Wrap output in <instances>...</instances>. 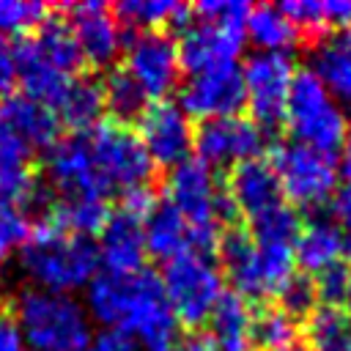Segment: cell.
Masks as SVG:
<instances>
[{"label": "cell", "mask_w": 351, "mask_h": 351, "mask_svg": "<svg viewBox=\"0 0 351 351\" xmlns=\"http://www.w3.org/2000/svg\"><path fill=\"white\" fill-rule=\"evenodd\" d=\"M99 250L85 236H71L52 222H38L19 244V269L33 288L71 293L99 274Z\"/></svg>", "instance_id": "obj_2"}, {"label": "cell", "mask_w": 351, "mask_h": 351, "mask_svg": "<svg viewBox=\"0 0 351 351\" xmlns=\"http://www.w3.org/2000/svg\"><path fill=\"white\" fill-rule=\"evenodd\" d=\"M178 107L186 115H195L200 121L239 115V110L244 107L241 66L230 63V66H222V69L192 74L181 88Z\"/></svg>", "instance_id": "obj_14"}, {"label": "cell", "mask_w": 351, "mask_h": 351, "mask_svg": "<svg viewBox=\"0 0 351 351\" xmlns=\"http://www.w3.org/2000/svg\"><path fill=\"white\" fill-rule=\"evenodd\" d=\"M208 340L214 346V351H255L252 343V310L247 304V299H241L239 293H222V299L217 302V307L208 315Z\"/></svg>", "instance_id": "obj_25"}, {"label": "cell", "mask_w": 351, "mask_h": 351, "mask_svg": "<svg viewBox=\"0 0 351 351\" xmlns=\"http://www.w3.org/2000/svg\"><path fill=\"white\" fill-rule=\"evenodd\" d=\"M266 145V132L244 115H225L200 121L192 137V148L203 165L236 167L247 159H258Z\"/></svg>", "instance_id": "obj_12"}, {"label": "cell", "mask_w": 351, "mask_h": 351, "mask_svg": "<svg viewBox=\"0 0 351 351\" xmlns=\"http://www.w3.org/2000/svg\"><path fill=\"white\" fill-rule=\"evenodd\" d=\"M277 302H280L277 307H280L285 315H291L293 321L310 315V313L318 307V293H315L313 277L293 271L291 280L277 291Z\"/></svg>", "instance_id": "obj_37"}, {"label": "cell", "mask_w": 351, "mask_h": 351, "mask_svg": "<svg viewBox=\"0 0 351 351\" xmlns=\"http://www.w3.org/2000/svg\"><path fill=\"white\" fill-rule=\"evenodd\" d=\"M280 11L288 16L299 36H321L329 27L321 0H288L280 5Z\"/></svg>", "instance_id": "obj_39"}, {"label": "cell", "mask_w": 351, "mask_h": 351, "mask_svg": "<svg viewBox=\"0 0 351 351\" xmlns=\"http://www.w3.org/2000/svg\"><path fill=\"white\" fill-rule=\"evenodd\" d=\"M346 250V233L332 219L315 217L299 228V236L293 241V263H299L304 274H321L324 269L343 263Z\"/></svg>", "instance_id": "obj_21"}, {"label": "cell", "mask_w": 351, "mask_h": 351, "mask_svg": "<svg viewBox=\"0 0 351 351\" xmlns=\"http://www.w3.org/2000/svg\"><path fill=\"white\" fill-rule=\"evenodd\" d=\"M16 85V60H14V44L0 36V96L5 99L11 88Z\"/></svg>", "instance_id": "obj_42"}, {"label": "cell", "mask_w": 351, "mask_h": 351, "mask_svg": "<svg viewBox=\"0 0 351 351\" xmlns=\"http://www.w3.org/2000/svg\"><path fill=\"white\" fill-rule=\"evenodd\" d=\"M101 90H104V112H110L115 123L126 126L129 121H137L148 107V99L143 96V90L126 74L123 66L107 71V77L101 80Z\"/></svg>", "instance_id": "obj_33"}, {"label": "cell", "mask_w": 351, "mask_h": 351, "mask_svg": "<svg viewBox=\"0 0 351 351\" xmlns=\"http://www.w3.org/2000/svg\"><path fill=\"white\" fill-rule=\"evenodd\" d=\"M178 326L200 329L222 299V271L203 252H184L165 263L159 274Z\"/></svg>", "instance_id": "obj_6"}, {"label": "cell", "mask_w": 351, "mask_h": 351, "mask_svg": "<svg viewBox=\"0 0 351 351\" xmlns=\"http://www.w3.org/2000/svg\"><path fill=\"white\" fill-rule=\"evenodd\" d=\"M332 222L351 236V186L348 184L332 195Z\"/></svg>", "instance_id": "obj_43"}, {"label": "cell", "mask_w": 351, "mask_h": 351, "mask_svg": "<svg viewBox=\"0 0 351 351\" xmlns=\"http://www.w3.org/2000/svg\"><path fill=\"white\" fill-rule=\"evenodd\" d=\"M293 60L280 52H252L241 66L244 104L261 129L282 123L288 90L293 82Z\"/></svg>", "instance_id": "obj_10"}, {"label": "cell", "mask_w": 351, "mask_h": 351, "mask_svg": "<svg viewBox=\"0 0 351 351\" xmlns=\"http://www.w3.org/2000/svg\"><path fill=\"white\" fill-rule=\"evenodd\" d=\"M99 263L112 274H134L145 263V241H143V217L129 208L110 211L104 228L99 230Z\"/></svg>", "instance_id": "obj_17"}, {"label": "cell", "mask_w": 351, "mask_h": 351, "mask_svg": "<svg viewBox=\"0 0 351 351\" xmlns=\"http://www.w3.org/2000/svg\"><path fill=\"white\" fill-rule=\"evenodd\" d=\"M217 250H219V263H222L219 271L222 277L230 280L233 293H239L241 299L269 296L263 269H261V255L247 230H239V228L225 230L217 241Z\"/></svg>", "instance_id": "obj_19"}, {"label": "cell", "mask_w": 351, "mask_h": 351, "mask_svg": "<svg viewBox=\"0 0 351 351\" xmlns=\"http://www.w3.org/2000/svg\"><path fill=\"white\" fill-rule=\"evenodd\" d=\"M225 195L236 214H244L247 219L285 203L280 181L266 159H247L236 167H230V176L225 181Z\"/></svg>", "instance_id": "obj_18"}, {"label": "cell", "mask_w": 351, "mask_h": 351, "mask_svg": "<svg viewBox=\"0 0 351 351\" xmlns=\"http://www.w3.org/2000/svg\"><path fill=\"white\" fill-rule=\"evenodd\" d=\"M337 173L348 181V186H351V129L346 132V137H343V143H340V162H337Z\"/></svg>", "instance_id": "obj_47"}, {"label": "cell", "mask_w": 351, "mask_h": 351, "mask_svg": "<svg viewBox=\"0 0 351 351\" xmlns=\"http://www.w3.org/2000/svg\"><path fill=\"white\" fill-rule=\"evenodd\" d=\"M348 277H351V269L348 263H335L329 269H324L321 274H315V293L318 299H324L326 304H340L343 302V293H346V285H348Z\"/></svg>", "instance_id": "obj_41"}, {"label": "cell", "mask_w": 351, "mask_h": 351, "mask_svg": "<svg viewBox=\"0 0 351 351\" xmlns=\"http://www.w3.org/2000/svg\"><path fill=\"white\" fill-rule=\"evenodd\" d=\"M277 351H313L307 343H291V346H282V348H277Z\"/></svg>", "instance_id": "obj_50"}, {"label": "cell", "mask_w": 351, "mask_h": 351, "mask_svg": "<svg viewBox=\"0 0 351 351\" xmlns=\"http://www.w3.org/2000/svg\"><path fill=\"white\" fill-rule=\"evenodd\" d=\"M85 134L90 143V154L112 192L115 189L129 192L137 186H148L154 176V162L145 154L137 132L115 121H101Z\"/></svg>", "instance_id": "obj_8"}, {"label": "cell", "mask_w": 351, "mask_h": 351, "mask_svg": "<svg viewBox=\"0 0 351 351\" xmlns=\"http://www.w3.org/2000/svg\"><path fill=\"white\" fill-rule=\"evenodd\" d=\"M282 121L293 143H302L307 148L326 151V154L340 148L348 132L346 110L335 101V96L324 88V82L310 69H299L293 74Z\"/></svg>", "instance_id": "obj_5"}, {"label": "cell", "mask_w": 351, "mask_h": 351, "mask_svg": "<svg viewBox=\"0 0 351 351\" xmlns=\"http://www.w3.org/2000/svg\"><path fill=\"white\" fill-rule=\"evenodd\" d=\"M44 176L60 200H107L112 195L90 154L88 134H69L47 148Z\"/></svg>", "instance_id": "obj_9"}, {"label": "cell", "mask_w": 351, "mask_h": 351, "mask_svg": "<svg viewBox=\"0 0 351 351\" xmlns=\"http://www.w3.org/2000/svg\"><path fill=\"white\" fill-rule=\"evenodd\" d=\"M27 236V219L25 214L0 197V277H3V269H5V261H8V252L22 244Z\"/></svg>", "instance_id": "obj_40"}, {"label": "cell", "mask_w": 351, "mask_h": 351, "mask_svg": "<svg viewBox=\"0 0 351 351\" xmlns=\"http://www.w3.org/2000/svg\"><path fill=\"white\" fill-rule=\"evenodd\" d=\"M49 16V8L36 0H0V36H22L38 30Z\"/></svg>", "instance_id": "obj_36"}, {"label": "cell", "mask_w": 351, "mask_h": 351, "mask_svg": "<svg viewBox=\"0 0 351 351\" xmlns=\"http://www.w3.org/2000/svg\"><path fill=\"white\" fill-rule=\"evenodd\" d=\"M250 332H252L255 348H263V351H277L282 346L296 343V321L291 315H285L277 304L255 310Z\"/></svg>", "instance_id": "obj_35"}, {"label": "cell", "mask_w": 351, "mask_h": 351, "mask_svg": "<svg viewBox=\"0 0 351 351\" xmlns=\"http://www.w3.org/2000/svg\"><path fill=\"white\" fill-rule=\"evenodd\" d=\"M173 351H214V346L206 335H192L186 340H178V346Z\"/></svg>", "instance_id": "obj_48"}, {"label": "cell", "mask_w": 351, "mask_h": 351, "mask_svg": "<svg viewBox=\"0 0 351 351\" xmlns=\"http://www.w3.org/2000/svg\"><path fill=\"white\" fill-rule=\"evenodd\" d=\"M192 14L197 16V22H208V25H219V27L244 33L250 5L239 3V0H203L192 8Z\"/></svg>", "instance_id": "obj_38"}, {"label": "cell", "mask_w": 351, "mask_h": 351, "mask_svg": "<svg viewBox=\"0 0 351 351\" xmlns=\"http://www.w3.org/2000/svg\"><path fill=\"white\" fill-rule=\"evenodd\" d=\"M69 27L77 38V47L82 52V60L90 66H112L123 47V33L118 27V19L110 14L104 3H74L66 8Z\"/></svg>", "instance_id": "obj_15"}, {"label": "cell", "mask_w": 351, "mask_h": 351, "mask_svg": "<svg viewBox=\"0 0 351 351\" xmlns=\"http://www.w3.org/2000/svg\"><path fill=\"white\" fill-rule=\"evenodd\" d=\"M115 16L129 30H159L165 25H173L178 30H186L192 25V5L176 3V0H121L115 5Z\"/></svg>", "instance_id": "obj_28"}, {"label": "cell", "mask_w": 351, "mask_h": 351, "mask_svg": "<svg viewBox=\"0 0 351 351\" xmlns=\"http://www.w3.org/2000/svg\"><path fill=\"white\" fill-rule=\"evenodd\" d=\"M0 351H25L22 332L11 313L0 310Z\"/></svg>", "instance_id": "obj_44"}, {"label": "cell", "mask_w": 351, "mask_h": 351, "mask_svg": "<svg viewBox=\"0 0 351 351\" xmlns=\"http://www.w3.org/2000/svg\"><path fill=\"white\" fill-rule=\"evenodd\" d=\"M33 181L36 173L30 165V148L0 115V197L16 206Z\"/></svg>", "instance_id": "obj_27"}, {"label": "cell", "mask_w": 351, "mask_h": 351, "mask_svg": "<svg viewBox=\"0 0 351 351\" xmlns=\"http://www.w3.org/2000/svg\"><path fill=\"white\" fill-rule=\"evenodd\" d=\"M247 222H250L247 233H250L255 247L293 252V241H296L299 228H302V219H299L293 206L280 203V206H274V208H269V211H263V214H258Z\"/></svg>", "instance_id": "obj_31"}, {"label": "cell", "mask_w": 351, "mask_h": 351, "mask_svg": "<svg viewBox=\"0 0 351 351\" xmlns=\"http://www.w3.org/2000/svg\"><path fill=\"white\" fill-rule=\"evenodd\" d=\"M304 329L313 351H351V318L340 304L315 307Z\"/></svg>", "instance_id": "obj_32"}, {"label": "cell", "mask_w": 351, "mask_h": 351, "mask_svg": "<svg viewBox=\"0 0 351 351\" xmlns=\"http://www.w3.org/2000/svg\"><path fill=\"white\" fill-rule=\"evenodd\" d=\"M143 241L145 255L165 263L184 252H192L189 225L167 200H156L154 208L143 217Z\"/></svg>", "instance_id": "obj_24"}, {"label": "cell", "mask_w": 351, "mask_h": 351, "mask_svg": "<svg viewBox=\"0 0 351 351\" xmlns=\"http://www.w3.org/2000/svg\"><path fill=\"white\" fill-rule=\"evenodd\" d=\"M335 101L351 112V33H326L310 55L307 66Z\"/></svg>", "instance_id": "obj_23"}, {"label": "cell", "mask_w": 351, "mask_h": 351, "mask_svg": "<svg viewBox=\"0 0 351 351\" xmlns=\"http://www.w3.org/2000/svg\"><path fill=\"white\" fill-rule=\"evenodd\" d=\"M123 69L137 82L145 99L162 101L178 85V77H181L176 38L165 30L129 33Z\"/></svg>", "instance_id": "obj_11"}, {"label": "cell", "mask_w": 351, "mask_h": 351, "mask_svg": "<svg viewBox=\"0 0 351 351\" xmlns=\"http://www.w3.org/2000/svg\"><path fill=\"white\" fill-rule=\"evenodd\" d=\"M85 313L90 321L126 335L140 351H173L178 346V321L159 274L151 269L99 271L85 285Z\"/></svg>", "instance_id": "obj_1"}, {"label": "cell", "mask_w": 351, "mask_h": 351, "mask_svg": "<svg viewBox=\"0 0 351 351\" xmlns=\"http://www.w3.org/2000/svg\"><path fill=\"white\" fill-rule=\"evenodd\" d=\"M244 36L258 47V52H280L291 55L296 41L302 38L296 27L288 22V16L280 11V5H255L247 14Z\"/></svg>", "instance_id": "obj_29"}, {"label": "cell", "mask_w": 351, "mask_h": 351, "mask_svg": "<svg viewBox=\"0 0 351 351\" xmlns=\"http://www.w3.org/2000/svg\"><path fill=\"white\" fill-rule=\"evenodd\" d=\"M244 47V33L208 25V22H195L181 33L178 44V63L181 69L192 74H203L211 69H222L239 60Z\"/></svg>", "instance_id": "obj_16"}, {"label": "cell", "mask_w": 351, "mask_h": 351, "mask_svg": "<svg viewBox=\"0 0 351 351\" xmlns=\"http://www.w3.org/2000/svg\"><path fill=\"white\" fill-rule=\"evenodd\" d=\"M38 47V52L66 77H77V71L85 66L82 52L77 47V38L66 22V16H47V22L30 36Z\"/></svg>", "instance_id": "obj_30"}, {"label": "cell", "mask_w": 351, "mask_h": 351, "mask_svg": "<svg viewBox=\"0 0 351 351\" xmlns=\"http://www.w3.org/2000/svg\"><path fill=\"white\" fill-rule=\"evenodd\" d=\"M324 14L326 25H351V0H326Z\"/></svg>", "instance_id": "obj_46"}, {"label": "cell", "mask_w": 351, "mask_h": 351, "mask_svg": "<svg viewBox=\"0 0 351 351\" xmlns=\"http://www.w3.org/2000/svg\"><path fill=\"white\" fill-rule=\"evenodd\" d=\"M346 255H351V239H348V250H346Z\"/></svg>", "instance_id": "obj_51"}, {"label": "cell", "mask_w": 351, "mask_h": 351, "mask_svg": "<svg viewBox=\"0 0 351 351\" xmlns=\"http://www.w3.org/2000/svg\"><path fill=\"white\" fill-rule=\"evenodd\" d=\"M55 115L60 123H66L69 129H74V134H85L93 126L101 123L104 115V90H101V80L96 77H85L77 74L69 80Z\"/></svg>", "instance_id": "obj_26"}, {"label": "cell", "mask_w": 351, "mask_h": 351, "mask_svg": "<svg viewBox=\"0 0 351 351\" xmlns=\"http://www.w3.org/2000/svg\"><path fill=\"white\" fill-rule=\"evenodd\" d=\"M165 192L167 203L189 225L192 252L208 255L219 241V225L236 214L225 195V184H219L208 165H203L197 156H189L167 173Z\"/></svg>", "instance_id": "obj_4"}, {"label": "cell", "mask_w": 351, "mask_h": 351, "mask_svg": "<svg viewBox=\"0 0 351 351\" xmlns=\"http://www.w3.org/2000/svg\"><path fill=\"white\" fill-rule=\"evenodd\" d=\"M107 217H110L107 200H60L58 197L49 222L58 225L60 230L71 233V236L90 239L93 233L99 236V230L104 228Z\"/></svg>", "instance_id": "obj_34"}, {"label": "cell", "mask_w": 351, "mask_h": 351, "mask_svg": "<svg viewBox=\"0 0 351 351\" xmlns=\"http://www.w3.org/2000/svg\"><path fill=\"white\" fill-rule=\"evenodd\" d=\"M85 351H140V348H137L126 335L107 329V332H101Z\"/></svg>", "instance_id": "obj_45"}, {"label": "cell", "mask_w": 351, "mask_h": 351, "mask_svg": "<svg viewBox=\"0 0 351 351\" xmlns=\"http://www.w3.org/2000/svg\"><path fill=\"white\" fill-rule=\"evenodd\" d=\"M137 137L154 165L173 170L176 165L189 159L195 129L178 101L162 99L148 104L137 118Z\"/></svg>", "instance_id": "obj_13"}, {"label": "cell", "mask_w": 351, "mask_h": 351, "mask_svg": "<svg viewBox=\"0 0 351 351\" xmlns=\"http://www.w3.org/2000/svg\"><path fill=\"white\" fill-rule=\"evenodd\" d=\"M0 115L30 151H47L60 140V121L55 110L27 99L25 93H8L0 104Z\"/></svg>", "instance_id": "obj_20"}, {"label": "cell", "mask_w": 351, "mask_h": 351, "mask_svg": "<svg viewBox=\"0 0 351 351\" xmlns=\"http://www.w3.org/2000/svg\"><path fill=\"white\" fill-rule=\"evenodd\" d=\"M343 310H346L348 318H351V277H348V285H346V293H343Z\"/></svg>", "instance_id": "obj_49"}, {"label": "cell", "mask_w": 351, "mask_h": 351, "mask_svg": "<svg viewBox=\"0 0 351 351\" xmlns=\"http://www.w3.org/2000/svg\"><path fill=\"white\" fill-rule=\"evenodd\" d=\"M11 315L27 351H85L93 343L90 318L71 293L25 285L14 296Z\"/></svg>", "instance_id": "obj_3"}, {"label": "cell", "mask_w": 351, "mask_h": 351, "mask_svg": "<svg viewBox=\"0 0 351 351\" xmlns=\"http://www.w3.org/2000/svg\"><path fill=\"white\" fill-rule=\"evenodd\" d=\"M14 60H16V82L22 85V93L27 99L41 101V104L55 110L71 77L60 74L38 52L33 38H22L19 44H14Z\"/></svg>", "instance_id": "obj_22"}, {"label": "cell", "mask_w": 351, "mask_h": 351, "mask_svg": "<svg viewBox=\"0 0 351 351\" xmlns=\"http://www.w3.org/2000/svg\"><path fill=\"white\" fill-rule=\"evenodd\" d=\"M269 165L280 181L282 197L299 208H318L337 192V162L326 151L291 140L274 148Z\"/></svg>", "instance_id": "obj_7"}]
</instances>
